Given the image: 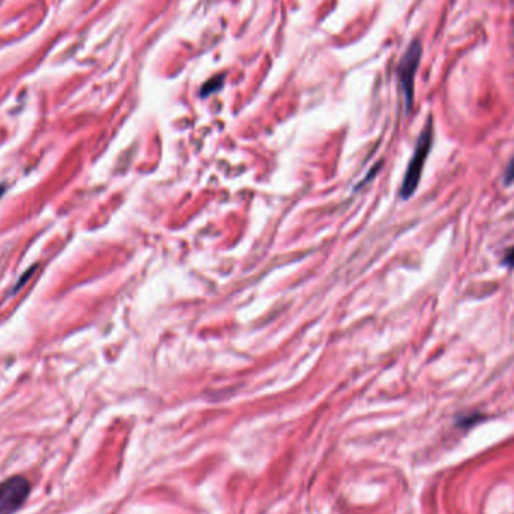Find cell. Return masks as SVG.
<instances>
[{"instance_id": "obj_2", "label": "cell", "mask_w": 514, "mask_h": 514, "mask_svg": "<svg viewBox=\"0 0 514 514\" xmlns=\"http://www.w3.org/2000/svg\"><path fill=\"white\" fill-rule=\"evenodd\" d=\"M30 494V484L25 477H11L0 483V514L17 513Z\"/></svg>"}, {"instance_id": "obj_6", "label": "cell", "mask_w": 514, "mask_h": 514, "mask_svg": "<svg viewBox=\"0 0 514 514\" xmlns=\"http://www.w3.org/2000/svg\"><path fill=\"white\" fill-rule=\"evenodd\" d=\"M504 264L508 266V268H513L514 266V247H511L506 256H504Z\"/></svg>"}, {"instance_id": "obj_3", "label": "cell", "mask_w": 514, "mask_h": 514, "mask_svg": "<svg viewBox=\"0 0 514 514\" xmlns=\"http://www.w3.org/2000/svg\"><path fill=\"white\" fill-rule=\"evenodd\" d=\"M423 47L420 41L411 42L406 53L403 54V58L399 65V79L401 89L404 94V101H406V108H411L412 100H413V79L415 72L418 70L420 59H421Z\"/></svg>"}, {"instance_id": "obj_1", "label": "cell", "mask_w": 514, "mask_h": 514, "mask_svg": "<svg viewBox=\"0 0 514 514\" xmlns=\"http://www.w3.org/2000/svg\"><path fill=\"white\" fill-rule=\"evenodd\" d=\"M432 143H433V124H432V120H429L417 141L415 152H413L409 166L406 169V174H404L403 182H401L400 195L403 199H409L411 195L417 191L421 174H423V169L425 166V160H428V157L430 154Z\"/></svg>"}, {"instance_id": "obj_4", "label": "cell", "mask_w": 514, "mask_h": 514, "mask_svg": "<svg viewBox=\"0 0 514 514\" xmlns=\"http://www.w3.org/2000/svg\"><path fill=\"white\" fill-rule=\"evenodd\" d=\"M221 86H223V77H221V75H217V77H214L212 80H210V82H207V83L202 87V92H200V95H202V96L211 95V94H214V92H217L218 89H220Z\"/></svg>"}, {"instance_id": "obj_5", "label": "cell", "mask_w": 514, "mask_h": 514, "mask_svg": "<svg viewBox=\"0 0 514 514\" xmlns=\"http://www.w3.org/2000/svg\"><path fill=\"white\" fill-rule=\"evenodd\" d=\"M514 181V157L513 160L510 161L508 167L506 170V184H511Z\"/></svg>"}]
</instances>
